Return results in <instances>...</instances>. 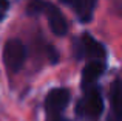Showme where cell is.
I'll list each match as a JSON object with an SVG mask.
<instances>
[{
    "mask_svg": "<svg viewBox=\"0 0 122 121\" xmlns=\"http://www.w3.org/2000/svg\"><path fill=\"white\" fill-rule=\"evenodd\" d=\"M3 14H5V11H2V9H0V20L3 19Z\"/></svg>",
    "mask_w": 122,
    "mask_h": 121,
    "instance_id": "12",
    "label": "cell"
},
{
    "mask_svg": "<svg viewBox=\"0 0 122 121\" xmlns=\"http://www.w3.org/2000/svg\"><path fill=\"white\" fill-rule=\"evenodd\" d=\"M70 103V92L66 88H53L46 95L45 99V109H46L48 116L60 115L63 109Z\"/></svg>",
    "mask_w": 122,
    "mask_h": 121,
    "instance_id": "3",
    "label": "cell"
},
{
    "mask_svg": "<svg viewBox=\"0 0 122 121\" xmlns=\"http://www.w3.org/2000/svg\"><path fill=\"white\" fill-rule=\"evenodd\" d=\"M102 110H104V101H102L101 92L94 87L86 88L83 98L77 104V113L86 118H97Z\"/></svg>",
    "mask_w": 122,
    "mask_h": 121,
    "instance_id": "2",
    "label": "cell"
},
{
    "mask_svg": "<svg viewBox=\"0 0 122 121\" xmlns=\"http://www.w3.org/2000/svg\"><path fill=\"white\" fill-rule=\"evenodd\" d=\"M110 101H111V109H113L114 115L119 120H122V81L121 79H116L111 84Z\"/></svg>",
    "mask_w": 122,
    "mask_h": 121,
    "instance_id": "7",
    "label": "cell"
},
{
    "mask_svg": "<svg viewBox=\"0 0 122 121\" xmlns=\"http://www.w3.org/2000/svg\"><path fill=\"white\" fill-rule=\"evenodd\" d=\"M26 59V48L17 39L8 40L3 47V62H5L8 72L17 73L23 67Z\"/></svg>",
    "mask_w": 122,
    "mask_h": 121,
    "instance_id": "1",
    "label": "cell"
},
{
    "mask_svg": "<svg viewBox=\"0 0 122 121\" xmlns=\"http://www.w3.org/2000/svg\"><path fill=\"white\" fill-rule=\"evenodd\" d=\"M81 48H79V56H85L91 60H105L107 53L102 44H99L96 39H93L90 34H83L81 36V42H79Z\"/></svg>",
    "mask_w": 122,
    "mask_h": 121,
    "instance_id": "4",
    "label": "cell"
},
{
    "mask_svg": "<svg viewBox=\"0 0 122 121\" xmlns=\"http://www.w3.org/2000/svg\"><path fill=\"white\" fill-rule=\"evenodd\" d=\"M45 14H46L50 27H51V30H53L54 34H57V36L66 34V31H68V23H66L65 17L62 16V12L59 11V8H56L53 3H48L46 9H45Z\"/></svg>",
    "mask_w": 122,
    "mask_h": 121,
    "instance_id": "5",
    "label": "cell"
},
{
    "mask_svg": "<svg viewBox=\"0 0 122 121\" xmlns=\"http://www.w3.org/2000/svg\"><path fill=\"white\" fill-rule=\"evenodd\" d=\"M74 8L77 11V16L82 22H90L91 16L94 12L96 0H74Z\"/></svg>",
    "mask_w": 122,
    "mask_h": 121,
    "instance_id": "8",
    "label": "cell"
},
{
    "mask_svg": "<svg viewBox=\"0 0 122 121\" xmlns=\"http://www.w3.org/2000/svg\"><path fill=\"white\" fill-rule=\"evenodd\" d=\"M48 121H63L60 118V115H54V116H48Z\"/></svg>",
    "mask_w": 122,
    "mask_h": 121,
    "instance_id": "10",
    "label": "cell"
},
{
    "mask_svg": "<svg viewBox=\"0 0 122 121\" xmlns=\"http://www.w3.org/2000/svg\"><path fill=\"white\" fill-rule=\"evenodd\" d=\"M105 72V60H90L82 72V85L85 88L91 87L101 75Z\"/></svg>",
    "mask_w": 122,
    "mask_h": 121,
    "instance_id": "6",
    "label": "cell"
},
{
    "mask_svg": "<svg viewBox=\"0 0 122 121\" xmlns=\"http://www.w3.org/2000/svg\"><path fill=\"white\" fill-rule=\"evenodd\" d=\"M60 2L66 3V5H73V3H74V0H60Z\"/></svg>",
    "mask_w": 122,
    "mask_h": 121,
    "instance_id": "11",
    "label": "cell"
},
{
    "mask_svg": "<svg viewBox=\"0 0 122 121\" xmlns=\"http://www.w3.org/2000/svg\"><path fill=\"white\" fill-rule=\"evenodd\" d=\"M46 5H48V2H45V0H31V2L28 3L26 12L30 16L42 14V12H45V9H46Z\"/></svg>",
    "mask_w": 122,
    "mask_h": 121,
    "instance_id": "9",
    "label": "cell"
}]
</instances>
